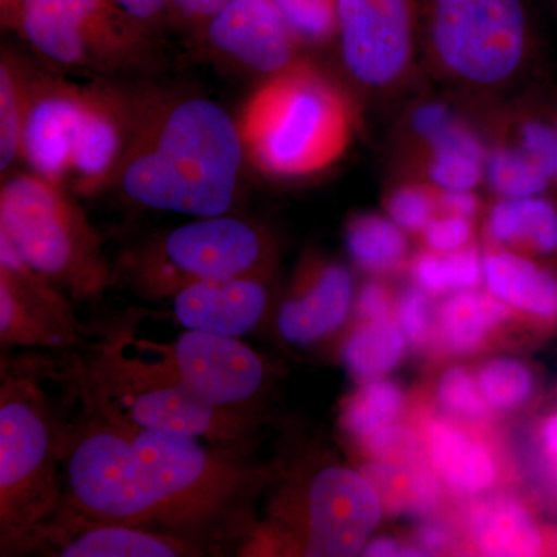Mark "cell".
Returning <instances> with one entry per match:
<instances>
[{
    "label": "cell",
    "instance_id": "37",
    "mask_svg": "<svg viewBox=\"0 0 557 557\" xmlns=\"http://www.w3.org/2000/svg\"><path fill=\"white\" fill-rule=\"evenodd\" d=\"M366 456L375 460L397 461V463H410L417 458L426 456L423 435L417 429L397 423L381 429L372 437L366 440L361 446Z\"/></svg>",
    "mask_w": 557,
    "mask_h": 557
},
{
    "label": "cell",
    "instance_id": "40",
    "mask_svg": "<svg viewBox=\"0 0 557 557\" xmlns=\"http://www.w3.org/2000/svg\"><path fill=\"white\" fill-rule=\"evenodd\" d=\"M424 245L431 251L448 252L467 248L474 239V220L438 212L423 233Z\"/></svg>",
    "mask_w": 557,
    "mask_h": 557
},
{
    "label": "cell",
    "instance_id": "6",
    "mask_svg": "<svg viewBox=\"0 0 557 557\" xmlns=\"http://www.w3.org/2000/svg\"><path fill=\"white\" fill-rule=\"evenodd\" d=\"M383 516L381 498L361 469L324 461L278 491L269 519L249 541V555L361 556Z\"/></svg>",
    "mask_w": 557,
    "mask_h": 557
},
{
    "label": "cell",
    "instance_id": "48",
    "mask_svg": "<svg viewBox=\"0 0 557 557\" xmlns=\"http://www.w3.org/2000/svg\"><path fill=\"white\" fill-rule=\"evenodd\" d=\"M25 0H0L3 27L17 28Z\"/></svg>",
    "mask_w": 557,
    "mask_h": 557
},
{
    "label": "cell",
    "instance_id": "45",
    "mask_svg": "<svg viewBox=\"0 0 557 557\" xmlns=\"http://www.w3.org/2000/svg\"><path fill=\"white\" fill-rule=\"evenodd\" d=\"M361 556L366 557H410L426 556L416 544H401L397 539L381 536L370 539L362 548Z\"/></svg>",
    "mask_w": 557,
    "mask_h": 557
},
{
    "label": "cell",
    "instance_id": "27",
    "mask_svg": "<svg viewBox=\"0 0 557 557\" xmlns=\"http://www.w3.org/2000/svg\"><path fill=\"white\" fill-rule=\"evenodd\" d=\"M346 248L351 262L373 276L397 273L408 263L406 231L388 215H354L346 226Z\"/></svg>",
    "mask_w": 557,
    "mask_h": 557
},
{
    "label": "cell",
    "instance_id": "11",
    "mask_svg": "<svg viewBox=\"0 0 557 557\" xmlns=\"http://www.w3.org/2000/svg\"><path fill=\"white\" fill-rule=\"evenodd\" d=\"M135 25L113 0H25L17 30L49 60L81 67L127 53Z\"/></svg>",
    "mask_w": 557,
    "mask_h": 557
},
{
    "label": "cell",
    "instance_id": "13",
    "mask_svg": "<svg viewBox=\"0 0 557 557\" xmlns=\"http://www.w3.org/2000/svg\"><path fill=\"white\" fill-rule=\"evenodd\" d=\"M84 341L72 302L49 278L40 276L0 233V344L2 348L67 350Z\"/></svg>",
    "mask_w": 557,
    "mask_h": 557
},
{
    "label": "cell",
    "instance_id": "7",
    "mask_svg": "<svg viewBox=\"0 0 557 557\" xmlns=\"http://www.w3.org/2000/svg\"><path fill=\"white\" fill-rule=\"evenodd\" d=\"M0 233L72 300L97 298L112 284L100 234L61 183L35 172L7 180L0 190Z\"/></svg>",
    "mask_w": 557,
    "mask_h": 557
},
{
    "label": "cell",
    "instance_id": "2",
    "mask_svg": "<svg viewBox=\"0 0 557 557\" xmlns=\"http://www.w3.org/2000/svg\"><path fill=\"white\" fill-rule=\"evenodd\" d=\"M239 124L207 98H186L129 145L121 188L135 203L194 218L226 214L244 160Z\"/></svg>",
    "mask_w": 557,
    "mask_h": 557
},
{
    "label": "cell",
    "instance_id": "41",
    "mask_svg": "<svg viewBox=\"0 0 557 557\" xmlns=\"http://www.w3.org/2000/svg\"><path fill=\"white\" fill-rule=\"evenodd\" d=\"M395 299L391 289L379 278L364 282L355 298L354 314L357 322L376 321L394 317Z\"/></svg>",
    "mask_w": 557,
    "mask_h": 557
},
{
    "label": "cell",
    "instance_id": "14",
    "mask_svg": "<svg viewBox=\"0 0 557 557\" xmlns=\"http://www.w3.org/2000/svg\"><path fill=\"white\" fill-rule=\"evenodd\" d=\"M89 97L90 89L60 81L27 83L21 153L35 174L69 180Z\"/></svg>",
    "mask_w": 557,
    "mask_h": 557
},
{
    "label": "cell",
    "instance_id": "19",
    "mask_svg": "<svg viewBox=\"0 0 557 557\" xmlns=\"http://www.w3.org/2000/svg\"><path fill=\"white\" fill-rule=\"evenodd\" d=\"M483 284L515 314L539 325L557 324V269L553 260L493 248L483 256Z\"/></svg>",
    "mask_w": 557,
    "mask_h": 557
},
{
    "label": "cell",
    "instance_id": "30",
    "mask_svg": "<svg viewBox=\"0 0 557 557\" xmlns=\"http://www.w3.org/2000/svg\"><path fill=\"white\" fill-rule=\"evenodd\" d=\"M480 394L494 412H515L530 401L536 391L533 370L516 358H493L475 373Z\"/></svg>",
    "mask_w": 557,
    "mask_h": 557
},
{
    "label": "cell",
    "instance_id": "24",
    "mask_svg": "<svg viewBox=\"0 0 557 557\" xmlns=\"http://www.w3.org/2000/svg\"><path fill=\"white\" fill-rule=\"evenodd\" d=\"M512 317L515 311L490 292L478 288L454 293L438 306L434 341L446 354L472 355L482 350Z\"/></svg>",
    "mask_w": 557,
    "mask_h": 557
},
{
    "label": "cell",
    "instance_id": "39",
    "mask_svg": "<svg viewBox=\"0 0 557 557\" xmlns=\"http://www.w3.org/2000/svg\"><path fill=\"white\" fill-rule=\"evenodd\" d=\"M460 120L456 110L448 102L442 100H426L417 102L406 116V132L413 145L424 148L431 139L437 137L450 124Z\"/></svg>",
    "mask_w": 557,
    "mask_h": 557
},
{
    "label": "cell",
    "instance_id": "35",
    "mask_svg": "<svg viewBox=\"0 0 557 557\" xmlns=\"http://www.w3.org/2000/svg\"><path fill=\"white\" fill-rule=\"evenodd\" d=\"M296 38L324 42L336 33L335 0H273Z\"/></svg>",
    "mask_w": 557,
    "mask_h": 557
},
{
    "label": "cell",
    "instance_id": "43",
    "mask_svg": "<svg viewBox=\"0 0 557 557\" xmlns=\"http://www.w3.org/2000/svg\"><path fill=\"white\" fill-rule=\"evenodd\" d=\"M437 200L438 212L446 214L474 220L480 212V199L474 190H438Z\"/></svg>",
    "mask_w": 557,
    "mask_h": 557
},
{
    "label": "cell",
    "instance_id": "8",
    "mask_svg": "<svg viewBox=\"0 0 557 557\" xmlns=\"http://www.w3.org/2000/svg\"><path fill=\"white\" fill-rule=\"evenodd\" d=\"M418 14L432 64L463 90H504L536 58L527 0H420Z\"/></svg>",
    "mask_w": 557,
    "mask_h": 557
},
{
    "label": "cell",
    "instance_id": "17",
    "mask_svg": "<svg viewBox=\"0 0 557 557\" xmlns=\"http://www.w3.org/2000/svg\"><path fill=\"white\" fill-rule=\"evenodd\" d=\"M269 306L270 289L262 276L194 282L172 298L174 317L183 327L230 338L258 327Z\"/></svg>",
    "mask_w": 557,
    "mask_h": 557
},
{
    "label": "cell",
    "instance_id": "44",
    "mask_svg": "<svg viewBox=\"0 0 557 557\" xmlns=\"http://www.w3.org/2000/svg\"><path fill=\"white\" fill-rule=\"evenodd\" d=\"M113 2L137 24L159 20L171 5L170 0H113Z\"/></svg>",
    "mask_w": 557,
    "mask_h": 557
},
{
    "label": "cell",
    "instance_id": "5",
    "mask_svg": "<svg viewBox=\"0 0 557 557\" xmlns=\"http://www.w3.org/2000/svg\"><path fill=\"white\" fill-rule=\"evenodd\" d=\"M62 431L38 376L2 366L0 539L2 552L28 548L64 500Z\"/></svg>",
    "mask_w": 557,
    "mask_h": 557
},
{
    "label": "cell",
    "instance_id": "32",
    "mask_svg": "<svg viewBox=\"0 0 557 557\" xmlns=\"http://www.w3.org/2000/svg\"><path fill=\"white\" fill-rule=\"evenodd\" d=\"M435 401L446 418L457 423H480L491 412L475 375L461 366L443 370L435 386Z\"/></svg>",
    "mask_w": 557,
    "mask_h": 557
},
{
    "label": "cell",
    "instance_id": "12",
    "mask_svg": "<svg viewBox=\"0 0 557 557\" xmlns=\"http://www.w3.org/2000/svg\"><path fill=\"white\" fill-rule=\"evenodd\" d=\"M143 344L183 387L215 408L255 410L269 384L267 362L239 338L186 330L172 344Z\"/></svg>",
    "mask_w": 557,
    "mask_h": 557
},
{
    "label": "cell",
    "instance_id": "3",
    "mask_svg": "<svg viewBox=\"0 0 557 557\" xmlns=\"http://www.w3.org/2000/svg\"><path fill=\"white\" fill-rule=\"evenodd\" d=\"M127 354L120 335L104 341L86 362H76L81 403L108 420L129 426L205 438L239 449L258 424L255 410L215 408L183 387L159 358L132 338Z\"/></svg>",
    "mask_w": 557,
    "mask_h": 557
},
{
    "label": "cell",
    "instance_id": "31",
    "mask_svg": "<svg viewBox=\"0 0 557 557\" xmlns=\"http://www.w3.org/2000/svg\"><path fill=\"white\" fill-rule=\"evenodd\" d=\"M27 83L3 53L0 65V170L9 171L21 153Z\"/></svg>",
    "mask_w": 557,
    "mask_h": 557
},
{
    "label": "cell",
    "instance_id": "29",
    "mask_svg": "<svg viewBox=\"0 0 557 557\" xmlns=\"http://www.w3.org/2000/svg\"><path fill=\"white\" fill-rule=\"evenodd\" d=\"M409 269L413 284L434 298L478 289L483 282V256L474 244L448 252L426 249L410 260Z\"/></svg>",
    "mask_w": 557,
    "mask_h": 557
},
{
    "label": "cell",
    "instance_id": "4",
    "mask_svg": "<svg viewBox=\"0 0 557 557\" xmlns=\"http://www.w3.org/2000/svg\"><path fill=\"white\" fill-rule=\"evenodd\" d=\"M350 106L311 69L270 76L242 112L244 148L273 177H302L339 159L351 137Z\"/></svg>",
    "mask_w": 557,
    "mask_h": 557
},
{
    "label": "cell",
    "instance_id": "1",
    "mask_svg": "<svg viewBox=\"0 0 557 557\" xmlns=\"http://www.w3.org/2000/svg\"><path fill=\"white\" fill-rule=\"evenodd\" d=\"M62 431L60 509L124 525L185 530L214 519L255 478L230 450L108 420L83 405Z\"/></svg>",
    "mask_w": 557,
    "mask_h": 557
},
{
    "label": "cell",
    "instance_id": "47",
    "mask_svg": "<svg viewBox=\"0 0 557 557\" xmlns=\"http://www.w3.org/2000/svg\"><path fill=\"white\" fill-rule=\"evenodd\" d=\"M230 0H170L172 7L194 20H211Z\"/></svg>",
    "mask_w": 557,
    "mask_h": 557
},
{
    "label": "cell",
    "instance_id": "34",
    "mask_svg": "<svg viewBox=\"0 0 557 557\" xmlns=\"http://www.w3.org/2000/svg\"><path fill=\"white\" fill-rule=\"evenodd\" d=\"M438 190L431 185L406 183L388 194L387 215L406 233H423L438 214Z\"/></svg>",
    "mask_w": 557,
    "mask_h": 557
},
{
    "label": "cell",
    "instance_id": "28",
    "mask_svg": "<svg viewBox=\"0 0 557 557\" xmlns=\"http://www.w3.org/2000/svg\"><path fill=\"white\" fill-rule=\"evenodd\" d=\"M406 409L401 386L386 379L359 383L341 406V428L348 438L361 446L381 429L397 423Z\"/></svg>",
    "mask_w": 557,
    "mask_h": 557
},
{
    "label": "cell",
    "instance_id": "16",
    "mask_svg": "<svg viewBox=\"0 0 557 557\" xmlns=\"http://www.w3.org/2000/svg\"><path fill=\"white\" fill-rule=\"evenodd\" d=\"M208 38L220 53L262 75L295 65L298 38L273 0H230L209 20Z\"/></svg>",
    "mask_w": 557,
    "mask_h": 557
},
{
    "label": "cell",
    "instance_id": "36",
    "mask_svg": "<svg viewBox=\"0 0 557 557\" xmlns=\"http://www.w3.org/2000/svg\"><path fill=\"white\" fill-rule=\"evenodd\" d=\"M361 472L375 487L384 515L399 516L408 512L409 463L369 458Z\"/></svg>",
    "mask_w": 557,
    "mask_h": 557
},
{
    "label": "cell",
    "instance_id": "21",
    "mask_svg": "<svg viewBox=\"0 0 557 557\" xmlns=\"http://www.w3.org/2000/svg\"><path fill=\"white\" fill-rule=\"evenodd\" d=\"M428 460L458 496H479L497 479V463L491 449L450 418H429L421 429Z\"/></svg>",
    "mask_w": 557,
    "mask_h": 557
},
{
    "label": "cell",
    "instance_id": "23",
    "mask_svg": "<svg viewBox=\"0 0 557 557\" xmlns=\"http://www.w3.org/2000/svg\"><path fill=\"white\" fill-rule=\"evenodd\" d=\"M467 531L472 547L482 556H537L544 549V534L525 505L504 494L472 505Z\"/></svg>",
    "mask_w": 557,
    "mask_h": 557
},
{
    "label": "cell",
    "instance_id": "33",
    "mask_svg": "<svg viewBox=\"0 0 557 557\" xmlns=\"http://www.w3.org/2000/svg\"><path fill=\"white\" fill-rule=\"evenodd\" d=\"M437 309L434 296L417 284L406 285L395 298V313L399 329L405 333L409 348L428 347L434 343L437 329Z\"/></svg>",
    "mask_w": 557,
    "mask_h": 557
},
{
    "label": "cell",
    "instance_id": "20",
    "mask_svg": "<svg viewBox=\"0 0 557 557\" xmlns=\"http://www.w3.org/2000/svg\"><path fill=\"white\" fill-rule=\"evenodd\" d=\"M129 138L123 106L106 91L90 89L69 175L76 188L91 193L104 185L123 164Z\"/></svg>",
    "mask_w": 557,
    "mask_h": 557
},
{
    "label": "cell",
    "instance_id": "46",
    "mask_svg": "<svg viewBox=\"0 0 557 557\" xmlns=\"http://www.w3.org/2000/svg\"><path fill=\"white\" fill-rule=\"evenodd\" d=\"M539 442H541V453L545 463L553 478L557 480V409L542 421Z\"/></svg>",
    "mask_w": 557,
    "mask_h": 557
},
{
    "label": "cell",
    "instance_id": "49",
    "mask_svg": "<svg viewBox=\"0 0 557 557\" xmlns=\"http://www.w3.org/2000/svg\"><path fill=\"white\" fill-rule=\"evenodd\" d=\"M556 116H557V109H556ZM553 194H555V196L557 197V174H556V180H555V186H553Z\"/></svg>",
    "mask_w": 557,
    "mask_h": 557
},
{
    "label": "cell",
    "instance_id": "25",
    "mask_svg": "<svg viewBox=\"0 0 557 557\" xmlns=\"http://www.w3.org/2000/svg\"><path fill=\"white\" fill-rule=\"evenodd\" d=\"M429 185L438 190H474L485 180V143L457 120L423 148Z\"/></svg>",
    "mask_w": 557,
    "mask_h": 557
},
{
    "label": "cell",
    "instance_id": "9",
    "mask_svg": "<svg viewBox=\"0 0 557 557\" xmlns=\"http://www.w3.org/2000/svg\"><path fill=\"white\" fill-rule=\"evenodd\" d=\"M270 242L245 220L199 218L172 230L137 267V285L150 298H174L194 282L269 274Z\"/></svg>",
    "mask_w": 557,
    "mask_h": 557
},
{
    "label": "cell",
    "instance_id": "18",
    "mask_svg": "<svg viewBox=\"0 0 557 557\" xmlns=\"http://www.w3.org/2000/svg\"><path fill=\"white\" fill-rule=\"evenodd\" d=\"M50 545L61 557H177L190 555L185 542L148 528L102 522L60 509L40 528L32 547Z\"/></svg>",
    "mask_w": 557,
    "mask_h": 557
},
{
    "label": "cell",
    "instance_id": "38",
    "mask_svg": "<svg viewBox=\"0 0 557 557\" xmlns=\"http://www.w3.org/2000/svg\"><path fill=\"white\" fill-rule=\"evenodd\" d=\"M445 483L426 456L409 463L408 512L416 518H428L437 511L445 497Z\"/></svg>",
    "mask_w": 557,
    "mask_h": 557
},
{
    "label": "cell",
    "instance_id": "15",
    "mask_svg": "<svg viewBox=\"0 0 557 557\" xmlns=\"http://www.w3.org/2000/svg\"><path fill=\"white\" fill-rule=\"evenodd\" d=\"M354 273L333 260L309 263L276 313L277 335L295 347H310L338 332L354 313Z\"/></svg>",
    "mask_w": 557,
    "mask_h": 557
},
{
    "label": "cell",
    "instance_id": "26",
    "mask_svg": "<svg viewBox=\"0 0 557 557\" xmlns=\"http://www.w3.org/2000/svg\"><path fill=\"white\" fill-rule=\"evenodd\" d=\"M409 344L395 317L357 322L341 348L344 368L358 383L386 379L399 368Z\"/></svg>",
    "mask_w": 557,
    "mask_h": 557
},
{
    "label": "cell",
    "instance_id": "42",
    "mask_svg": "<svg viewBox=\"0 0 557 557\" xmlns=\"http://www.w3.org/2000/svg\"><path fill=\"white\" fill-rule=\"evenodd\" d=\"M413 541L426 556L442 555L454 541L453 530L442 520H428L417 528Z\"/></svg>",
    "mask_w": 557,
    "mask_h": 557
},
{
    "label": "cell",
    "instance_id": "22",
    "mask_svg": "<svg viewBox=\"0 0 557 557\" xmlns=\"http://www.w3.org/2000/svg\"><path fill=\"white\" fill-rule=\"evenodd\" d=\"M485 233L494 247L512 249L533 258H557V197L498 199L486 215Z\"/></svg>",
    "mask_w": 557,
    "mask_h": 557
},
{
    "label": "cell",
    "instance_id": "10",
    "mask_svg": "<svg viewBox=\"0 0 557 557\" xmlns=\"http://www.w3.org/2000/svg\"><path fill=\"white\" fill-rule=\"evenodd\" d=\"M341 58L362 89H394L417 50V0H335Z\"/></svg>",
    "mask_w": 557,
    "mask_h": 557
}]
</instances>
